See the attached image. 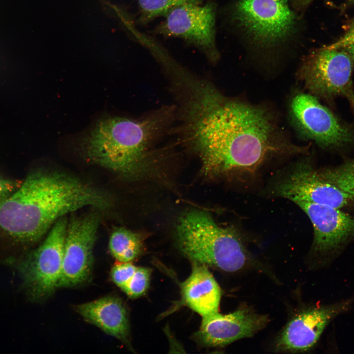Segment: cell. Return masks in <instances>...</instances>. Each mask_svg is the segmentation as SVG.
<instances>
[{
  "label": "cell",
  "mask_w": 354,
  "mask_h": 354,
  "mask_svg": "<svg viewBox=\"0 0 354 354\" xmlns=\"http://www.w3.org/2000/svg\"><path fill=\"white\" fill-rule=\"evenodd\" d=\"M164 106L138 119L106 116L80 136L78 146L89 161L126 177L146 169L152 145L166 133L175 116Z\"/></svg>",
  "instance_id": "3"
},
{
  "label": "cell",
  "mask_w": 354,
  "mask_h": 354,
  "mask_svg": "<svg viewBox=\"0 0 354 354\" xmlns=\"http://www.w3.org/2000/svg\"><path fill=\"white\" fill-rule=\"evenodd\" d=\"M351 300L305 310L293 318L278 337L276 349L280 351L299 352L312 348L328 323L346 311Z\"/></svg>",
  "instance_id": "14"
},
{
  "label": "cell",
  "mask_w": 354,
  "mask_h": 354,
  "mask_svg": "<svg viewBox=\"0 0 354 354\" xmlns=\"http://www.w3.org/2000/svg\"><path fill=\"white\" fill-rule=\"evenodd\" d=\"M319 171L326 180L354 197V159L334 168Z\"/></svg>",
  "instance_id": "19"
},
{
  "label": "cell",
  "mask_w": 354,
  "mask_h": 354,
  "mask_svg": "<svg viewBox=\"0 0 354 354\" xmlns=\"http://www.w3.org/2000/svg\"><path fill=\"white\" fill-rule=\"evenodd\" d=\"M267 316L242 308L223 315L218 312L202 317L195 338L208 347L224 346L238 339L249 337L267 323Z\"/></svg>",
  "instance_id": "12"
},
{
  "label": "cell",
  "mask_w": 354,
  "mask_h": 354,
  "mask_svg": "<svg viewBox=\"0 0 354 354\" xmlns=\"http://www.w3.org/2000/svg\"><path fill=\"white\" fill-rule=\"evenodd\" d=\"M109 249L118 262L132 263L144 252V240L136 233L124 228H117L111 234Z\"/></svg>",
  "instance_id": "17"
},
{
  "label": "cell",
  "mask_w": 354,
  "mask_h": 354,
  "mask_svg": "<svg viewBox=\"0 0 354 354\" xmlns=\"http://www.w3.org/2000/svg\"><path fill=\"white\" fill-rule=\"evenodd\" d=\"M277 196L342 208L353 197L326 180L309 162L299 163L273 188Z\"/></svg>",
  "instance_id": "11"
},
{
  "label": "cell",
  "mask_w": 354,
  "mask_h": 354,
  "mask_svg": "<svg viewBox=\"0 0 354 354\" xmlns=\"http://www.w3.org/2000/svg\"><path fill=\"white\" fill-rule=\"evenodd\" d=\"M208 267L193 263L190 275L180 286L182 302L202 317L218 312L221 297L220 287Z\"/></svg>",
  "instance_id": "16"
},
{
  "label": "cell",
  "mask_w": 354,
  "mask_h": 354,
  "mask_svg": "<svg viewBox=\"0 0 354 354\" xmlns=\"http://www.w3.org/2000/svg\"><path fill=\"white\" fill-rule=\"evenodd\" d=\"M349 2L354 3V0H348Z\"/></svg>",
  "instance_id": "26"
},
{
  "label": "cell",
  "mask_w": 354,
  "mask_h": 354,
  "mask_svg": "<svg viewBox=\"0 0 354 354\" xmlns=\"http://www.w3.org/2000/svg\"><path fill=\"white\" fill-rule=\"evenodd\" d=\"M22 182L0 176V203L12 194Z\"/></svg>",
  "instance_id": "23"
},
{
  "label": "cell",
  "mask_w": 354,
  "mask_h": 354,
  "mask_svg": "<svg viewBox=\"0 0 354 354\" xmlns=\"http://www.w3.org/2000/svg\"><path fill=\"white\" fill-rule=\"evenodd\" d=\"M111 203L106 193L74 177L35 171L0 203V231L20 242H34L67 213Z\"/></svg>",
  "instance_id": "2"
},
{
  "label": "cell",
  "mask_w": 354,
  "mask_h": 354,
  "mask_svg": "<svg viewBox=\"0 0 354 354\" xmlns=\"http://www.w3.org/2000/svg\"><path fill=\"white\" fill-rule=\"evenodd\" d=\"M177 236L179 248L192 264L235 272L249 261L248 253L237 233L219 225L204 211H191L181 217Z\"/></svg>",
  "instance_id": "4"
},
{
  "label": "cell",
  "mask_w": 354,
  "mask_h": 354,
  "mask_svg": "<svg viewBox=\"0 0 354 354\" xmlns=\"http://www.w3.org/2000/svg\"><path fill=\"white\" fill-rule=\"evenodd\" d=\"M232 18L252 41L265 48L287 41L297 26L288 0H237Z\"/></svg>",
  "instance_id": "5"
},
{
  "label": "cell",
  "mask_w": 354,
  "mask_h": 354,
  "mask_svg": "<svg viewBox=\"0 0 354 354\" xmlns=\"http://www.w3.org/2000/svg\"><path fill=\"white\" fill-rule=\"evenodd\" d=\"M211 0H137L140 24H146L156 18L165 16L173 9L187 3H203Z\"/></svg>",
  "instance_id": "18"
},
{
  "label": "cell",
  "mask_w": 354,
  "mask_h": 354,
  "mask_svg": "<svg viewBox=\"0 0 354 354\" xmlns=\"http://www.w3.org/2000/svg\"><path fill=\"white\" fill-rule=\"evenodd\" d=\"M177 101L182 138L209 174L254 173L274 154L306 150L281 137L263 108L225 97L207 80H189Z\"/></svg>",
  "instance_id": "1"
},
{
  "label": "cell",
  "mask_w": 354,
  "mask_h": 354,
  "mask_svg": "<svg viewBox=\"0 0 354 354\" xmlns=\"http://www.w3.org/2000/svg\"><path fill=\"white\" fill-rule=\"evenodd\" d=\"M342 49L344 50L354 61V44L350 45Z\"/></svg>",
  "instance_id": "25"
},
{
  "label": "cell",
  "mask_w": 354,
  "mask_h": 354,
  "mask_svg": "<svg viewBox=\"0 0 354 354\" xmlns=\"http://www.w3.org/2000/svg\"><path fill=\"white\" fill-rule=\"evenodd\" d=\"M353 60L343 49L324 47L311 52L300 64L299 78L316 97L346 98L354 111Z\"/></svg>",
  "instance_id": "6"
},
{
  "label": "cell",
  "mask_w": 354,
  "mask_h": 354,
  "mask_svg": "<svg viewBox=\"0 0 354 354\" xmlns=\"http://www.w3.org/2000/svg\"><path fill=\"white\" fill-rule=\"evenodd\" d=\"M354 44V19L347 25L345 32L337 40L326 46L333 49H343L350 45Z\"/></svg>",
  "instance_id": "22"
},
{
  "label": "cell",
  "mask_w": 354,
  "mask_h": 354,
  "mask_svg": "<svg viewBox=\"0 0 354 354\" xmlns=\"http://www.w3.org/2000/svg\"><path fill=\"white\" fill-rule=\"evenodd\" d=\"M76 311L86 322L131 348L128 312L120 298L106 296L79 304Z\"/></svg>",
  "instance_id": "15"
},
{
  "label": "cell",
  "mask_w": 354,
  "mask_h": 354,
  "mask_svg": "<svg viewBox=\"0 0 354 354\" xmlns=\"http://www.w3.org/2000/svg\"><path fill=\"white\" fill-rule=\"evenodd\" d=\"M291 122L303 138L324 148H336L354 143V131L343 124L313 95L299 93L292 99Z\"/></svg>",
  "instance_id": "9"
},
{
  "label": "cell",
  "mask_w": 354,
  "mask_h": 354,
  "mask_svg": "<svg viewBox=\"0 0 354 354\" xmlns=\"http://www.w3.org/2000/svg\"><path fill=\"white\" fill-rule=\"evenodd\" d=\"M98 221L94 213L74 216L68 221L58 288L75 286L89 277Z\"/></svg>",
  "instance_id": "10"
},
{
  "label": "cell",
  "mask_w": 354,
  "mask_h": 354,
  "mask_svg": "<svg viewBox=\"0 0 354 354\" xmlns=\"http://www.w3.org/2000/svg\"><path fill=\"white\" fill-rule=\"evenodd\" d=\"M151 273L149 268L137 267L134 274L121 290L132 298L142 296L148 288Z\"/></svg>",
  "instance_id": "20"
},
{
  "label": "cell",
  "mask_w": 354,
  "mask_h": 354,
  "mask_svg": "<svg viewBox=\"0 0 354 354\" xmlns=\"http://www.w3.org/2000/svg\"><path fill=\"white\" fill-rule=\"evenodd\" d=\"M307 214L314 229L316 251L335 250L354 238V216L339 208L302 200L294 202Z\"/></svg>",
  "instance_id": "13"
},
{
  "label": "cell",
  "mask_w": 354,
  "mask_h": 354,
  "mask_svg": "<svg viewBox=\"0 0 354 354\" xmlns=\"http://www.w3.org/2000/svg\"><path fill=\"white\" fill-rule=\"evenodd\" d=\"M68 222L65 216L59 219L43 243L19 264L24 287L31 299H42L58 288Z\"/></svg>",
  "instance_id": "7"
},
{
  "label": "cell",
  "mask_w": 354,
  "mask_h": 354,
  "mask_svg": "<svg viewBox=\"0 0 354 354\" xmlns=\"http://www.w3.org/2000/svg\"><path fill=\"white\" fill-rule=\"evenodd\" d=\"M294 9L298 11L304 10L313 0H291Z\"/></svg>",
  "instance_id": "24"
},
{
  "label": "cell",
  "mask_w": 354,
  "mask_h": 354,
  "mask_svg": "<svg viewBox=\"0 0 354 354\" xmlns=\"http://www.w3.org/2000/svg\"><path fill=\"white\" fill-rule=\"evenodd\" d=\"M216 9L212 0L180 5L164 16L154 32L181 38L198 48L210 62L216 63L219 58L216 42Z\"/></svg>",
  "instance_id": "8"
},
{
  "label": "cell",
  "mask_w": 354,
  "mask_h": 354,
  "mask_svg": "<svg viewBox=\"0 0 354 354\" xmlns=\"http://www.w3.org/2000/svg\"><path fill=\"white\" fill-rule=\"evenodd\" d=\"M137 267L131 262H118L111 270L112 280L118 287L121 289L134 274Z\"/></svg>",
  "instance_id": "21"
}]
</instances>
